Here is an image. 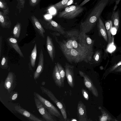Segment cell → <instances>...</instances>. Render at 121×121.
<instances>
[{
    "label": "cell",
    "instance_id": "1",
    "mask_svg": "<svg viewBox=\"0 0 121 121\" xmlns=\"http://www.w3.org/2000/svg\"><path fill=\"white\" fill-rule=\"evenodd\" d=\"M110 1V0H98L85 20L81 23L80 28L82 32L86 34L93 29Z\"/></svg>",
    "mask_w": 121,
    "mask_h": 121
},
{
    "label": "cell",
    "instance_id": "2",
    "mask_svg": "<svg viewBox=\"0 0 121 121\" xmlns=\"http://www.w3.org/2000/svg\"><path fill=\"white\" fill-rule=\"evenodd\" d=\"M62 52L70 62L78 63L83 61L90 63L94 53L93 50L76 49L74 48Z\"/></svg>",
    "mask_w": 121,
    "mask_h": 121
},
{
    "label": "cell",
    "instance_id": "3",
    "mask_svg": "<svg viewBox=\"0 0 121 121\" xmlns=\"http://www.w3.org/2000/svg\"><path fill=\"white\" fill-rule=\"evenodd\" d=\"M84 9L79 5H72L65 8L59 13L57 17L68 19H73L78 16L83 11Z\"/></svg>",
    "mask_w": 121,
    "mask_h": 121
},
{
    "label": "cell",
    "instance_id": "4",
    "mask_svg": "<svg viewBox=\"0 0 121 121\" xmlns=\"http://www.w3.org/2000/svg\"><path fill=\"white\" fill-rule=\"evenodd\" d=\"M40 89L42 93L47 95L49 98L57 106L61 112L63 117L65 121H67V115L65 107L60 101L58 100L50 90L43 86Z\"/></svg>",
    "mask_w": 121,
    "mask_h": 121
},
{
    "label": "cell",
    "instance_id": "5",
    "mask_svg": "<svg viewBox=\"0 0 121 121\" xmlns=\"http://www.w3.org/2000/svg\"><path fill=\"white\" fill-rule=\"evenodd\" d=\"M33 94L41 101L50 114L61 119H62V115L51 102L36 92H34Z\"/></svg>",
    "mask_w": 121,
    "mask_h": 121
},
{
    "label": "cell",
    "instance_id": "6",
    "mask_svg": "<svg viewBox=\"0 0 121 121\" xmlns=\"http://www.w3.org/2000/svg\"><path fill=\"white\" fill-rule=\"evenodd\" d=\"M34 101L36 108L43 119L46 121H56L54 117L47 111V109L41 101L36 97L34 96Z\"/></svg>",
    "mask_w": 121,
    "mask_h": 121
},
{
    "label": "cell",
    "instance_id": "7",
    "mask_svg": "<svg viewBox=\"0 0 121 121\" xmlns=\"http://www.w3.org/2000/svg\"><path fill=\"white\" fill-rule=\"evenodd\" d=\"M43 26L47 29H49L63 35H65L64 28L59 24L52 20H47L41 21Z\"/></svg>",
    "mask_w": 121,
    "mask_h": 121
},
{
    "label": "cell",
    "instance_id": "8",
    "mask_svg": "<svg viewBox=\"0 0 121 121\" xmlns=\"http://www.w3.org/2000/svg\"><path fill=\"white\" fill-rule=\"evenodd\" d=\"M79 73L83 79L84 84L85 86L96 97H98L99 94L98 90L93 84L90 78L83 72L79 70Z\"/></svg>",
    "mask_w": 121,
    "mask_h": 121
},
{
    "label": "cell",
    "instance_id": "9",
    "mask_svg": "<svg viewBox=\"0 0 121 121\" xmlns=\"http://www.w3.org/2000/svg\"><path fill=\"white\" fill-rule=\"evenodd\" d=\"M16 85V76L14 73L12 72L8 73L5 79L4 86L9 93H11Z\"/></svg>",
    "mask_w": 121,
    "mask_h": 121
},
{
    "label": "cell",
    "instance_id": "10",
    "mask_svg": "<svg viewBox=\"0 0 121 121\" xmlns=\"http://www.w3.org/2000/svg\"><path fill=\"white\" fill-rule=\"evenodd\" d=\"M14 108L16 111L26 117L29 121H43L44 119L39 118L35 116L26 109L22 108L20 105L15 106Z\"/></svg>",
    "mask_w": 121,
    "mask_h": 121
},
{
    "label": "cell",
    "instance_id": "11",
    "mask_svg": "<svg viewBox=\"0 0 121 121\" xmlns=\"http://www.w3.org/2000/svg\"><path fill=\"white\" fill-rule=\"evenodd\" d=\"M77 39L79 43L83 46L89 49H93L94 41L86 34L81 31L79 33Z\"/></svg>",
    "mask_w": 121,
    "mask_h": 121
},
{
    "label": "cell",
    "instance_id": "12",
    "mask_svg": "<svg viewBox=\"0 0 121 121\" xmlns=\"http://www.w3.org/2000/svg\"><path fill=\"white\" fill-rule=\"evenodd\" d=\"M64 67L68 83L71 87L73 88L75 85L74 66L66 63Z\"/></svg>",
    "mask_w": 121,
    "mask_h": 121
},
{
    "label": "cell",
    "instance_id": "13",
    "mask_svg": "<svg viewBox=\"0 0 121 121\" xmlns=\"http://www.w3.org/2000/svg\"><path fill=\"white\" fill-rule=\"evenodd\" d=\"M77 114L79 121L88 120L86 106L81 101H79L78 104Z\"/></svg>",
    "mask_w": 121,
    "mask_h": 121
},
{
    "label": "cell",
    "instance_id": "14",
    "mask_svg": "<svg viewBox=\"0 0 121 121\" xmlns=\"http://www.w3.org/2000/svg\"><path fill=\"white\" fill-rule=\"evenodd\" d=\"M44 58L43 52L42 49L40 52L39 61L36 69L34 72L33 77L34 79L36 80L38 79L42 73L44 68Z\"/></svg>",
    "mask_w": 121,
    "mask_h": 121
},
{
    "label": "cell",
    "instance_id": "15",
    "mask_svg": "<svg viewBox=\"0 0 121 121\" xmlns=\"http://www.w3.org/2000/svg\"><path fill=\"white\" fill-rule=\"evenodd\" d=\"M46 46L48 52L53 62L55 54V48L52 38L48 35L47 37Z\"/></svg>",
    "mask_w": 121,
    "mask_h": 121
},
{
    "label": "cell",
    "instance_id": "16",
    "mask_svg": "<svg viewBox=\"0 0 121 121\" xmlns=\"http://www.w3.org/2000/svg\"><path fill=\"white\" fill-rule=\"evenodd\" d=\"M97 27L99 35L102 37L108 43V38L105 26L100 17L97 22Z\"/></svg>",
    "mask_w": 121,
    "mask_h": 121
},
{
    "label": "cell",
    "instance_id": "17",
    "mask_svg": "<svg viewBox=\"0 0 121 121\" xmlns=\"http://www.w3.org/2000/svg\"><path fill=\"white\" fill-rule=\"evenodd\" d=\"M31 19L33 25L35 29L39 34L43 38H44L45 31L42 24L35 16L31 17Z\"/></svg>",
    "mask_w": 121,
    "mask_h": 121
},
{
    "label": "cell",
    "instance_id": "18",
    "mask_svg": "<svg viewBox=\"0 0 121 121\" xmlns=\"http://www.w3.org/2000/svg\"><path fill=\"white\" fill-rule=\"evenodd\" d=\"M52 77L56 85L59 88L64 86L62 81L57 63H55L52 73Z\"/></svg>",
    "mask_w": 121,
    "mask_h": 121
},
{
    "label": "cell",
    "instance_id": "19",
    "mask_svg": "<svg viewBox=\"0 0 121 121\" xmlns=\"http://www.w3.org/2000/svg\"><path fill=\"white\" fill-rule=\"evenodd\" d=\"M0 24L3 28L9 29L12 26L11 21L7 14L1 11H0Z\"/></svg>",
    "mask_w": 121,
    "mask_h": 121
},
{
    "label": "cell",
    "instance_id": "20",
    "mask_svg": "<svg viewBox=\"0 0 121 121\" xmlns=\"http://www.w3.org/2000/svg\"><path fill=\"white\" fill-rule=\"evenodd\" d=\"M75 38H71L67 41L64 40L62 42H58L60 48L62 52L67 51L73 48V39Z\"/></svg>",
    "mask_w": 121,
    "mask_h": 121
},
{
    "label": "cell",
    "instance_id": "21",
    "mask_svg": "<svg viewBox=\"0 0 121 121\" xmlns=\"http://www.w3.org/2000/svg\"><path fill=\"white\" fill-rule=\"evenodd\" d=\"M6 39L10 46L14 49L21 57L24 58L23 54L18 45L17 41L16 39L10 37Z\"/></svg>",
    "mask_w": 121,
    "mask_h": 121
},
{
    "label": "cell",
    "instance_id": "22",
    "mask_svg": "<svg viewBox=\"0 0 121 121\" xmlns=\"http://www.w3.org/2000/svg\"><path fill=\"white\" fill-rule=\"evenodd\" d=\"M120 12L118 9L117 10H114L112 14L111 19L112 25L116 28L117 31L119 28L120 22Z\"/></svg>",
    "mask_w": 121,
    "mask_h": 121
},
{
    "label": "cell",
    "instance_id": "23",
    "mask_svg": "<svg viewBox=\"0 0 121 121\" xmlns=\"http://www.w3.org/2000/svg\"><path fill=\"white\" fill-rule=\"evenodd\" d=\"M105 26L108 38V43L110 44L112 42V23L111 20H109L105 22Z\"/></svg>",
    "mask_w": 121,
    "mask_h": 121
},
{
    "label": "cell",
    "instance_id": "24",
    "mask_svg": "<svg viewBox=\"0 0 121 121\" xmlns=\"http://www.w3.org/2000/svg\"><path fill=\"white\" fill-rule=\"evenodd\" d=\"M100 109L102 114L99 117V121H117V120L112 118L109 114L103 109L101 108Z\"/></svg>",
    "mask_w": 121,
    "mask_h": 121
},
{
    "label": "cell",
    "instance_id": "25",
    "mask_svg": "<svg viewBox=\"0 0 121 121\" xmlns=\"http://www.w3.org/2000/svg\"><path fill=\"white\" fill-rule=\"evenodd\" d=\"M37 55V45L36 43L30 55V64L33 68H34L35 66Z\"/></svg>",
    "mask_w": 121,
    "mask_h": 121
},
{
    "label": "cell",
    "instance_id": "26",
    "mask_svg": "<svg viewBox=\"0 0 121 121\" xmlns=\"http://www.w3.org/2000/svg\"><path fill=\"white\" fill-rule=\"evenodd\" d=\"M21 24L18 22L14 27L13 30V35L14 38L18 39L20 35L21 29Z\"/></svg>",
    "mask_w": 121,
    "mask_h": 121
},
{
    "label": "cell",
    "instance_id": "27",
    "mask_svg": "<svg viewBox=\"0 0 121 121\" xmlns=\"http://www.w3.org/2000/svg\"><path fill=\"white\" fill-rule=\"evenodd\" d=\"M56 63L63 84L64 86V81L66 77L65 70L59 63L57 62Z\"/></svg>",
    "mask_w": 121,
    "mask_h": 121
},
{
    "label": "cell",
    "instance_id": "28",
    "mask_svg": "<svg viewBox=\"0 0 121 121\" xmlns=\"http://www.w3.org/2000/svg\"><path fill=\"white\" fill-rule=\"evenodd\" d=\"M0 8L4 13L8 14L9 12V7L4 0H0Z\"/></svg>",
    "mask_w": 121,
    "mask_h": 121
},
{
    "label": "cell",
    "instance_id": "29",
    "mask_svg": "<svg viewBox=\"0 0 121 121\" xmlns=\"http://www.w3.org/2000/svg\"><path fill=\"white\" fill-rule=\"evenodd\" d=\"M8 62V57L7 56H3L1 61L0 67L3 69H8L9 67Z\"/></svg>",
    "mask_w": 121,
    "mask_h": 121
},
{
    "label": "cell",
    "instance_id": "30",
    "mask_svg": "<svg viewBox=\"0 0 121 121\" xmlns=\"http://www.w3.org/2000/svg\"><path fill=\"white\" fill-rule=\"evenodd\" d=\"M77 38H75L73 40V48L76 49H91L83 46L79 43L78 42H77Z\"/></svg>",
    "mask_w": 121,
    "mask_h": 121
},
{
    "label": "cell",
    "instance_id": "31",
    "mask_svg": "<svg viewBox=\"0 0 121 121\" xmlns=\"http://www.w3.org/2000/svg\"><path fill=\"white\" fill-rule=\"evenodd\" d=\"M69 0H62L54 5V7L56 9L60 10L64 8Z\"/></svg>",
    "mask_w": 121,
    "mask_h": 121
},
{
    "label": "cell",
    "instance_id": "32",
    "mask_svg": "<svg viewBox=\"0 0 121 121\" xmlns=\"http://www.w3.org/2000/svg\"><path fill=\"white\" fill-rule=\"evenodd\" d=\"M102 53L101 51L97 50L95 52L93 56L94 60L95 63H98L101 58Z\"/></svg>",
    "mask_w": 121,
    "mask_h": 121
},
{
    "label": "cell",
    "instance_id": "33",
    "mask_svg": "<svg viewBox=\"0 0 121 121\" xmlns=\"http://www.w3.org/2000/svg\"><path fill=\"white\" fill-rule=\"evenodd\" d=\"M79 33L76 31H70L66 32L65 35L67 37H75L78 39Z\"/></svg>",
    "mask_w": 121,
    "mask_h": 121
},
{
    "label": "cell",
    "instance_id": "34",
    "mask_svg": "<svg viewBox=\"0 0 121 121\" xmlns=\"http://www.w3.org/2000/svg\"><path fill=\"white\" fill-rule=\"evenodd\" d=\"M17 0L18 3L17 8L19 9L20 13L21 10V9H23L24 7L26 0Z\"/></svg>",
    "mask_w": 121,
    "mask_h": 121
},
{
    "label": "cell",
    "instance_id": "35",
    "mask_svg": "<svg viewBox=\"0 0 121 121\" xmlns=\"http://www.w3.org/2000/svg\"><path fill=\"white\" fill-rule=\"evenodd\" d=\"M121 65V60L115 63L111 67L108 71V72L110 73L113 72L119 66Z\"/></svg>",
    "mask_w": 121,
    "mask_h": 121
},
{
    "label": "cell",
    "instance_id": "36",
    "mask_svg": "<svg viewBox=\"0 0 121 121\" xmlns=\"http://www.w3.org/2000/svg\"><path fill=\"white\" fill-rule=\"evenodd\" d=\"M18 94L17 91H14L11 95L10 98L11 101H13L16 100L18 98Z\"/></svg>",
    "mask_w": 121,
    "mask_h": 121
},
{
    "label": "cell",
    "instance_id": "37",
    "mask_svg": "<svg viewBox=\"0 0 121 121\" xmlns=\"http://www.w3.org/2000/svg\"><path fill=\"white\" fill-rule=\"evenodd\" d=\"M81 91L84 99L86 100H88L89 99V97L87 91L86 90L83 88L82 89Z\"/></svg>",
    "mask_w": 121,
    "mask_h": 121
},
{
    "label": "cell",
    "instance_id": "38",
    "mask_svg": "<svg viewBox=\"0 0 121 121\" xmlns=\"http://www.w3.org/2000/svg\"><path fill=\"white\" fill-rule=\"evenodd\" d=\"M40 0H29L30 5L32 7H34L39 3Z\"/></svg>",
    "mask_w": 121,
    "mask_h": 121
},
{
    "label": "cell",
    "instance_id": "39",
    "mask_svg": "<svg viewBox=\"0 0 121 121\" xmlns=\"http://www.w3.org/2000/svg\"><path fill=\"white\" fill-rule=\"evenodd\" d=\"M74 0H69L66 4L64 8H65L68 7L70 5L73 3Z\"/></svg>",
    "mask_w": 121,
    "mask_h": 121
},
{
    "label": "cell",
    "instance_id": "40",
    "mask_svg": "<svg viewBox=\"0 0 121 121\" xmlns=\"http://www.w3.org/2000/svg\"><path fill=\"white\" fill-rule=\"evenodd\" d=\"M120 0H110L108 4H111L114 2H116V6L117 5V4H118Z\"/></svg>",
    "mask_w": 121,
    "mask_h": 121
},
{
    "label": "cell",
    "instance_id": "41",
    "mask_svg": "<svg viewBox=\"0 0 121 121\" xmlns=\"http://www.w3.org/2000/svg\"><path fill=\"white\" fill-rule=\"evenodd\" d=\"M114 72H121V65L119 66L115 70L113 71Z\"/></svg>",
    "mask_w": 121,
    "mask_h": 121
},
{
    "label": "cell",
    "instance_id": "42",
    "mask_svg": "<svg viewBox=\"0 0 121 121\" xmlns=\"http://www.w3.org/2000/svg\"><path fill=\"white\" fill-rule=\"evenodd\" d=\"M2 36L1 35L0 37V57L1 56L2 44Z\"/></svg>",
    "mask_w": 121,
    "mask_h": 121
},
{
    "label": "cell",
    "instance_id": "43",
    "mask_svg": "<svg viewBox=\"0 0 121 121\" xmlns=\"http://www.w3.org/2000/svg\"><path fill=\"white\" fill-rule=\"evenodd\" d=\"M71 121H77V120L75 119H73Z\"/></svg>",
    "mask_w": 121,
    "mask_h": 121
}]
</instances>
